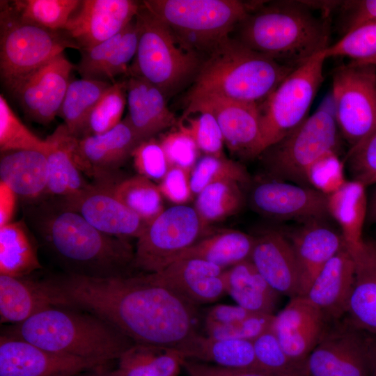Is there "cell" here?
<instances>
[{
	"label": "cell",
	"instance_id": "cell-1",
	"mask_svg": "<svg viewBox=\"0 0 376 376\" xmlns=\"http://www.w3.org/2000/svg\"><path fill=\"white\" fill-rule=\"evenodd\" d=\"M69 307L91 313L134 343L178 349L198 333L196 306L155 282L149 274L54 276Z\"/></svg>",
	"mask_w": 376,
	"mask_h": 376
},
{
	"label": "cell",
	"instance_id": "cell-2",
	"mask_svg": "<svg viewBox=\"0 0 376 376\" xmlns=\"http://www.w3.org/2000/svg\"><path fill=\"white\" fill-rule=\"evenodd\" d=\"M31 205L29 220L67 273L92 277L131 274L134 250L127 240L100 231L80 214L54 199Z\"/></svg>",
	"mask_w": 376,
	"mask_h": 376
},
{
	"label": "cell",
	"instance_id": "cell-3",
	"mask_svg": "<svg viewBox=\"0 0 376 376\" xmlns=\"http://www.w3.org/2000/svg\"><path fill=\"white\" fill-rule=\"evenodd\" d=\"M304 1L259 2L237 26L240 42L281 64L297 68L329 45V15L316 16Z\"/></svg>",
	"mask_w": 376,
	"mask_h": 376
},
{
	"label": "cell",
	"instance_id": "cell-4",
	"mask_svg": "<svg viewBox=\"0 0 376 376\" xmlns=\"http://www.w3.org/2000/svg\"><path fill=\"white\" fill-rule=\"evenodd\" d=\"M2 334L54 352L108 363L134 343L100 318L69 306L52 307L12 324Z\"/></svg>",
	"mask_w": 376,
	"mask_h": 376
},
{
	"label": "cell",
	"instance_id": "cell-5",
	"mask_svg": "<svg viewBox=\"0 0 376 376\" xmlns=\"http://www.w3.org/2000/svg\"><path fill=\"white\" fill-rule=\"evenodd\" d=\"M295 70L230 37L201 64L189 93H211L262 104Z\"/></svg>",
	"mask_w": 376,
	"mask_h": 376
},
{
	"label": "cell",
	"instance_id": "cell-6",
	"mask_svg": "<svg viewBox=\"0 0 376 376\" xmlns=\"http://www.w3.org/2000/svg\"><path fill=\"white\" fill-rule=\"evenodd\" d=\"M142 3L183 47L197 54H210L258 4L237 0H146Z\"/></svg>",
	"mask_w": 376,
	"mask_h": 376
},
{
	"label": "cell",
	"instance_id": "cell-7",
	"mask_svg": "<svg viewBox=\"0 0 376 376\" xmlns=\"http://www.w3.org/2000/svg\"><path fill=\"white\" fill-rule=\"evenodd\" d=\"M136 20L138 45L127 75L144 79L167 97L197 75L201 65L198 54L183 47L142 3Z\"/></svg>",
	"mask_w": 376,
	"mask_h": 376
},
{
	"label": "cell",
	"instance_id": "cell-8",
	"mask_svg": "<svg viewBox=\"0 0 376 376\" xmlns=\"http://www.w3.org/2000/svg\"><path fill=\"white\" fill-rule=\"evenodd\" d=\"M67 48L79 49L65 31L51 30L24 20L9 1H1L0 75L10 93Z\"/></svg>",
	"mask_w": 376,
	"mask_h": 376
},
{
	"label": "cell",
	"instance_id": "cell-9",
	"mask_svg": "<svg viewBox=\"0 0 376 376\" xmlns=\"http://www.w3.org/2000/svg\"><path fill=\"white\" fill-rule=\"evenodd\" d=\"M334 109L321 106L295 130L260 155L267 178L309 187L307 172L319 158L340 148Z\"/></svg>",
	"mask_w": 376,
	"mask_h": 376
},
{
	"label": "cell",
	"instance_id": "cell-10",
	"mask_svg": "<svg viewBox=\"0 0 376 376\" xmlns=\"http://www.w3.org/2000/svg\"><path fill=\"white\" fill-rule=\"evenodd\" d=\"M324 51L292 71L259 105L261 153L299 127L308 117L324 80Z\"/></svg>",
	"mask_w": 376,
	"mask_h": 376
},
{
	"label": "cell",
	"instance_id": "cell-11",
	"mask_svg": "<svg viewBox=\"0 0 376 376\" xmlns=\"http://www.w3.org/2000/svg\"><path fill=\"white\" fill-rule=\"evenodd\" d=\"M207 226L194 207L174 205L151 221L137 238L133 268L155 273L206 236Z\"/></svg>",
	"mask_w": 376,
	"mask_h": 376
},
{
	"label": "cell",
	"instance_id": "cell-12",
	"mask_svg": "<svg viewBox=\"0 0 376 376\" xmlns=\"http://www.w3.org/2000/svg\"><path fill=\"white\" fill-rule=\"evenodd\" d=\"M331 101L340 133L357 147L376 130V66L352 61L336 69Z\"/></svg>",
	"mask_w": 376,
	"mask_h": 376
},
{
	"label": "cell",
	"instance_id": "cell-13",
	"mask_svg": "<svg viewBox=\"0 0 376 376\" xmlns=\"http://www.w3.org/2000/svg\"><path fill=\"white\" fill-rule=\"evenodd\" d=\"M259 106L211 93H189L183 116L197 112L212 114L229 150L245 158L260 156Z\"/></svg>",
	"mask_w": 376,
	"mask_h": 376
},
{
	"label": "cell",
	"instance_id": "cell-14",
	"mask_svg": "<svg viewBox=\"0 0 376 376\" xmlns=\"http://www.w3.org/2000/svg\"><path fill=\"white\" fill-rule=\"evenodd\" d=\"M302 376H368L363 331L345 318L331 324L305 360Z\"/></svg>",
	"mask_w": 376,
	"mask_h": 376
},
{
	"label": "cell",
	"instance_id": "cell-15",
	"mask_svg": "<svg viewBox=\"0 0 376 376\" xmlns=\"http://www.w3.org/2000/svg\"><path fill=\"white\" fill-rule=\"evenodd\" d=\"M107 363L45 350L22 339L1 334L0 376H77Z\"/></svg>",
	"mask_w": 376,
	"mask_h": 376
},
{
	"label": "cell",
	"instance_id": "cell-16",
	"mask_svg": "<svg viewBox=\"0 0 376 376\" xmlns=\"http://www.w3.org/2000/svg\"><path fill=\"white\" fill-rule=\"evenodd\" d=\"M141 142L125 118L105 133L77 138L75 159L81 172L93 178L94 183L115 184L121 180L120 166Z\"/></svg>",
	"mask_w": 376,
	"mask_h": 376
},
{
	"label": "cell",
	"instance_id": "cell-17",
	"mask_svg": "<svg viewBox=\"0 0 376 376\" xmlns=\"http://www.w3.org/2000/svg\"><path fill=\"white\" fill-rule=\"evenodd\" d=\"M250 203L265 217L300 224L324 220L329 215L327 195L310 187L268 178L254 185Z\"/></svg>",
	"mask_w": 376,
	"mask_h": 376
},
{
	"label": "cell",
	"instance_id": "cell-18",
	"mask_svg": "<svg viewBox=\"0 0 376 376\" xmlns=\"http://www.w3.org/2000/svg\"><path fill=\"white\" fill-rule=\"evenodd\" d=\"M74 68L63 53L15 87L11 93L27 118L47 125L58 116Z\"/></svg>",
	"mask_w": 376,
	"mask_h": 376
},
{
	"label": "cell",
	"instance_id": "cell-19",
	"mask_svg": "<svg viewBox=\"0 0 376 376\" xmlns=\"http://www.w3.org/2000/svg\"><path fill=\"white\" fill-rule=\"evenodd\" d=\"M54 200L100 231L119 238L137 239L148 225L113 194L110 185L91 184L75 196Z\"/></svg>",
	"mask_w": 376,
	"mask_h": 376
},
{
	"label": "cell",
	"instance_id": "cell-20",
	"mask_svg": "<svg viewBox=\"0 0 376 376\" xmlns=\"http://www.w3.org/2000/svg\"><path fill=\"white\" fill-rule=\"evenodd\" d=\"M140 6L141 3L132 0H83L63 31L79 51L88 49L123 30Z\"/></svg>",
	"mask_w": 376,
	"mask_h": 376
},
{
	"label": "cell",
	"instance_id": "cell-21",
	"mask_svg": "<svg viewBox=\"0 0 376 376\" xmlns=\"http://www.w3.org/2000/svg\"><path fill=\"white\" fill-rule=\"evenodd\" d=\"M329 326L304 296H296L274 315L271 330L288 356L303 366Z\"/></svg>",
	"mask_w": 376,
	"mask_h": 376
},
{
	"label": "cell",
	"instance_id": "cell-22",
	"mask_svg": "<svg viewBox=\"0 0 376 376\" xmlns=\"http://www.w3.org/2000/svg\"><path fill=\"white\" fill-rule=\"evenodd\" d=\"M31 274L0 275L1 324H19L44 310L68 306L54 276L36 278Z\"/></svg>",
	"mask_w": 376,
	"mask_h": 376
},
{
	"label": "cell",
	"instance_id": "cell-23",
	"mask_svg": "<svg viewBox=\"0 0 376 376\" xmlns=\"http://www.w3.org/2000/svg\"><path fill=\"white\" fill-rule=\"evenodd\" d=\"M225 269L205 260L180 259L162 270L149 274L157 283L197 306L212 303L226 294Z\"/></svg>",
	"mask_w": 376,
	"mask_h": 376
},
{
	"label": "cell",
	"instance_id": "cell-24",
	"mask_svg": "<svg viewBox=\"0 0 376 376\" xmlns=\"http://www.w3.org/2000/svg\"><path fill=\"white\" fill-rule=\"evenodd\" d=\"M323 220L301 223L285 233L295 256L299 274V296H304L318 273L346 246L341 233L325 225Z\"/></svg>",
	"mask_w": 376,
	"mask_h": 376
},
{
	"label": "cell",
	"instance_id": "cell-25",
	"mask_svg": "<svg viewBox=\"0 0 376 376\" xmlns=\"http://www.w3.org/2000/svg\"><path fill=\"white\" fill-rule=\"evenodd\" d=\"M354 274V261L345 246L323 267L304 295L329 325L345 316Z\"/></svg>",
	"mask_w": 376,
	"mask_h": 376
},
{
	"label": "cell",
	"instance_id": "cell-26",
	"mask_svg": "<svg viewBox=\"0 0 376 376\" xmlns=\"http://www.w3.org/2000/svg\"><path fill=\"white\" fill-rule=\"evenodd\" d=\"M259 273L280 295L299 296V274L292 246L283 231L269 230L256 237L250 257Z\"/></svg>",
	"mask_w": 376,
	"mask_h": 376
},
{
	"label": "cell",
	"instance_id": "cell-27",
	"mask_svg": "<svg viewBox=\"0 0 376 376\" xmlns=\"http://www.w3.org/2000/svg\"><path fill=\"white\" fill-rule=\"evenodd\" d=\"M139 40L136 17L116 36L88 49H81L75 69L82 78L115 82L116 77L130 70Z\"/></svg>",
	"mask_w": 376,
	"mask_h": 376
},
{
	"label": "cell",
	"instance_id": "cell-28",
	"mask_svg": "<svg viewBox=\"0 0 376 376\" xmlns=\"http://www.w3.org/2000/svg\"><path fill=\"white\" fill-rule=\"evenodd\" d=\"M126 76L128 114L125 118L141 141L177 125L178 120L169 109L166 95L157 87L139 76Z\"/></svg>",
	"mask_w": 376,
	"mask_h": 376
},
{
	"label": "cell",
	"instance_id": "cell-29",
	"mask_svg": "<svg viewBox=\"0 0 376 376\" xmlns=\"http://www.w3.org/2000/svg\"><path fill=\"white\" fill-rule=\"evenodd\" d=\"M0 179L28 204L45 199L48 182L46 153L38 150L1 153Z\"/></svg>",
	"mask_w": 376,
	"mask_h": 376
},
{
	"label": "cell",
	"instance_id": "cell-30",
	"mask_svg": "<svg viewBox=\"0 0 376 376\" xmlns=\"http://www.w3.org/2000/svg\"><path fill=\"white\" fill-rule=\"evenodd\" d=\"M76 137L65 125H59L46 139L49 148L46 152L48 182L47 197L68 198L86 189L88 184L82 176L74 155Z\"/></svg>",
	"mask_w": 376,
	"mask_h": 376
},
{
	"label": "cell",
	"instance_id": "cell-31",
	"mask_svg": "<svg viewBox=\"0 0 376 376\" xmlns=\"http://www.w3.org/2000/svg\"><path fill=\"white\" fill-rule=\"evenodd\" d=\"M176 350L185 359L228 368L264 372L251 340L215 338L198 332Z\"/></svg>",
	"mask_w": 376,
	"mask_h": 376
},
{
	"label": "cell",
	"instance_id": "cell-32",
	"mask_svg": "<svg viewBox=\"0 0 376 376\" xmlns=\"http://www.w3.org/2000/svg\"><path fill=\"white\" fill-rule=\"evenodd\" d=\"M354 282L345 318L354 328L376 334V259L366 246L353 252Z\"/></svg>",
	"mask_w": 376,
	"mask_h": 376
},
{
	"label": "cell",
	"instance_id": "cell-33",
	"mask_svg": "<svg viewBox=\"0 0 376 376\" xmlns=\"http://www.w3.org/2000/svg\"><path fill=\"white\" fill-rule=\"evenodd\" d=\"M366 186L355 180L346 182L327 196V210L338 224L341 235L350 252L364 245L363 229L368 214Z\"/></svg>",
	"mask_w": 376,
	"mask_h": 376
},
{
	"label": "cell",
	"instance_id": "cell-34",
	"mask_svg": "<svg viewBox=\"0 0 376 376\" xmlns=\"http://www.w3.org/2000/svg\"><path fill=\"white\" fill-rule=\"evenodd\" d=\"M226 292L237 305L251 311L274 315L279 293L259 273L250 259L224 271Z\"/></svg>",
	"mask_w": 376,
	"mask_h": 376
},
{
	"label": "cell",
	"instance_id": "cell-35",
	"mask_svg": "<svg viewBox=\"0 0 376 376\" xmlns=\"http://www.w3.org/2000/svg\"><path fill=\"white\" fill-rule=\"evenodd\" d=\"M274 317V315L249 311L237 304L217 305L205 316V335L215 338L253 341L271 329Z\"/></svg>",
	"mask_w": 376,
	"mask_h": 376
},
{
	"label": "cell",
	"instance_id": "cell-36",
	"mask_svg": "<svg viewBox=\"0 0 376 376\" xmlns=\"http://www.w3.org/2000/svg\"><path fill=\"white\" fill-rule=\"evenodd\" d=\"M255 240L256 237L234 229L210 233L182 252L175 260L199 259L226 269L250 259Z\"/></svg>",
	"mask_w": 376,
	"mask_h": 376
},
{
	"label": "cell",
	"instance_id": "cell-37",
	"mask_svg": "<svg viewBox=\"0 0 376 376\" xmlns=\"http://www.w3.org/2000/svg\"><path fill=\"white\" fill-rule=\"evenodd\" d=\"M185 358L176 349L134 343L117 359L111 376H178Z\"/></svg>",
	"mask_w": 376,
	"mask_h": 376
},
{
	"label": "cell",
	"instance_id": "cell-38",
	"mask_svg": "<svg viewBox=\"0 0 376 376\" xmlns=\"http://www.w3.org/2000/svg\"><path fill=\"white\" fill-rule=\"evenodd\" d=\"M40 269L37 245L25 222L0 227V275L24 276Z\"/></svg>",
	"mask_w": 376,
	"mask_h": 376
},
{
	"label": "cell",
	"instance_id": "cell-39",
	"mask_svg": "<svg viewBox=\"0 0 376 376\" xmlns=\"http://www.w3.org/2000/svg\"><path fill=\"white\" fill-rule=\"evenodd\" d=\"M111 84L82 77L70 81L58 114L70 134L81 138L91 111Z\"/></svg>",
	"mask_w": 376,
	"mask_h": 376
},
{
	"label": "cell",
	"instance_id": "cell-40",
	"mask_svg": "<svg viewBox=\"0 0 376 376\" xmlns=\"http://www.w3.org/2000/svg\"><path fill=\"white\" fill-rule=\"evenodd\" d=\"M243 186L230 180L214 182L206 186L196 195L194 205L203 223L207 226L239 212L245 203Z\"/></svg>",
	"mask_w": 376,
	"mask_h": 376
},
{
	"label": "cell",
	"instance_id": "cell-41",
	"mask_svg": "<svg viewBox=\"0 0 376 376\" xmlns=\"http://www.w3.org/2000/svg\"><path fill=\"white\" fill-rule=\"evenodd\" d=\"M113 194L149 224L165 209L158 185L139 174L110 185Z\"/></svg>",
	"mask_w": 376,
	"mask_h": 376
},
{
	"label": "cell",
	"instance_id": "cell-42",
	"mask_svg": "<svg viewBox=\"0 0 376 376\" xmlns=\"http://www.w3.org/2000/svg\"><path fill=\"white\" fill-rule=\"evenodd\" d=\"M22 19L55 31L63 30L80 0H14L9 1Z\"/></svg>",
	"mask_w": 376,
	"mask_h": 376
},
{
	"label": "cell",
	"instance_id": "cell-43",
	"mask_svg": "<svg viewBox=\"0 0 376 376\" xmlns=\"http://www.w3.org/2000/svg\"><path fill=\"white\" fill-rule=\"evenodd\" d=\"M126 104L125 80L116 81L91 111L81 138L101 134L116 127L122 120Z\"/></svg>",
	"mask_w": 376,
	"mask_h": 376
},
{
	"label": "cell",
	"instance_id": "cell-44",
	"mask_svg": "<svg viewBox=\"0 0 376 376\" xmlns=\"http://www.w3.org/2000/svg\"><path fill=\"white\" fill-rule=\"evenodd\" d=\"M47 139L33 133L18 118L3 94L0 95V150L1 153L15 150H48Z\"/></svg>",
	"mask_w": 376,
	"mask_h": 376
},
{
	"label": "cell",
	"instance_id": "cell-45",
	"mask_svg": "<svg viewBox=\"0 0 376 376\" xmlns=\"http://www.w3.org/2000/svg\"><path fill=\"white\" fill-rule=\"evenodd\" d=\"M224 180H235L244 185L249 182V175L241 164L228 159L224 155H205L190 173L192 194L197 195L208 185Z\"/></svg>",
	"mask_w": 376,
	"mask_h": 376
},
{
	"label": "cell",
	"instance_id": "cell-46",
	"mask_svg": "<svg viewBox=\"0 0 376 376\" xmlns=\"http://www.w3.org/2000/svg\"><path fill=\"white\" fill-rule=\"evenodd\" d=\"M324 52L327 58L347 56L360 64L376 58V21L362 24L345 33Z\"/></svg>",
	"mask_w": 376,
	"mask_h": 376
},
{
	"label": "cell",
	"instance_id": "cell-47",
	"mask_svg": "<svg viewBox=\"0 0 376 376\" xmlns=\"http://www.w3.org/2000/svg\"><path fill=\"white\" fill-rule=\"evenodd\" d=\"M177 127L187 133L195 142L199 151L205 155H224L225 143L221 130L214 117L207 112L183 116Z\"/></svg>",
	"mask_w": 376,
	"mask_h": 376
},
{
	"label": "cell",
	"instance_id": "cell-48",
	"mask_svg": "<svg viewBox=\"0 0 376 376\" xmlns=\"http://www.w3.org/2000/svg\"><path fill=\"white\" fill-rule=\"evenodd\" d=\"M252 342L257 361L265 373L272 376H302L303 366L288 356L271 329Z\"/></svg>",
	"mask_w": 376,
	"mask_h": 376
},
{
	"label": "cell",
	"instance_id": "cell-49",
	"mask_svg": "<svg viewBox=\"0 0 376 376\" xmlns=\"http://www.w3.org/2000/svg\"><path fill=\"white\" fill-rule=\"evenodd\" d=\"M343 170V163L338 152H328L315 162L308 170V185L328 196L346 182Z\"/></svg>",
	"mask_w": 376,
	"mask_h": 376
},
{
	"label": "cell",
	"instance_id": "cell-50",
	"mask_svg": "<svg viewBox=\"0 0 376 376\" xmlns=\"http://www.w3.org/2000/svg\"><path fill=\"white\" fill-rule=\"evenodd\" d=\"M131 157L138 174L159 182L170 169L159 141L152 138L139 143Z\"/></svg>",
	"mask_w": 376,
	"mask_h": 376
},
{
	"label": "cell",
	"instance_id": "cell-51",
	"mask_svg": "<svg viewBox=\"0 0 376 376\" xmlns=\"http://www.w3.org/2000/svg\"><path fill=\"white\" fill-rule=\"evenodd\" d=\"M159 141L170 167H180L191 171L199 159L200 151L194 140L178 127L163 134Z\"/></svg>",
	"mask_w": 376,
	"mask_h": 376
},
{
	"label": "cell",
	"instance_id": "cell-52",
	"mask_svg": "<svg viewBox=\"0 0 376 376\" xmlns=\"http://www.w3.org/2000/svg\"><path fill=\"white\" fill-rule=\"evenodd\" d=\"M351 180L366 187L376 184V130L346 157Z\"/></svg>",
	"mask_w": 376,
	"mask_h": 376
},
{
	"label": "cell",
	"instance_id": "cell-53",
	"mask_svg": "<svg viewBox=\"0 0 376 376\" xmlns=\"http://www.w3.org/2000/svg\"><path fill=\"white\" fill-rule=\"evenodd\" d=\"M190 173L180 167H170L158 185L163 197L175 205H186L193 195Z\"/></svg>",
	"mask_w": 376,
	"mask_h": 376
},
{
	"label": "cell",
	"instance_id": "cell-54",
	"mask_svg": "<svg viewBox=\"0 0 376 376\" xmlns=\"http://www.w3.org/2000/svg\"><path fill=\"white\" fill-rule=\"evenodd\" d=\"M338 8L345 14L344 34L362 24L376 21V0L341 1Z\"/></svg>",
	"mask_w": 376,
	"mask_h": 376
},
{
	"label": "cell",
	"instance_id": "cell-55",
	"mask_svg": "<svg viewBox=\"0 0 376 376\" xmlns=\"http://www.w3.org/2000/svg\"><path fill=\"white\" fill-rule=\"evenodd\" d=\"M182 368L189 376H272L262 371L228 368L188 359H184Z\"/></svg>",
	"mask_w": 376,
	"mask_h": 376
},
{
	"label": "cell",
	"instance_id": "cell-56",
	"mask_svg": "<svg viewBox=\"0 0 376 376\" xmlns=\"http://www.w3.org/2000/svg\"><path fill=\"white\" fill-rule=\"evenodd\" d=\"M17 198L15 192L0 181V227L13 221Z\"/></svg>",
	"mask_w": 376,
	"mask_h": 376
},
{
	"label": "cell",
	"instance_id": "cell-57",
	"mask_svg": "<svg viewBox=\"0 0 376 376\" xmlns=\"http://www.w3.org/2000/svg\"><path fill=\"white\" fill-rule=\"evenodd\" d=\"M368 376H376V334L363 331Z\"/></svg>",
	"mask_w": 376,
	"mask_h": 376
},
{
	"label": "cell",
	"instance_id": "cell-58",
	"mask_svg": "<svg viewBox=\"0 0 376 376\" xmlns=\"http://www.w3.org/2000/svg\"><path fill=\"white\" fill-rule=\"evenodd\" d=\"M367 220L376 224V189L368 203Z\"/></svg>",
	"mask_w": 376,
	"mask_h": 376
},
{
	"label": "cell",
	"instance_id": "cell-59",
	"mask_svg": "<svg viewBox=\"0 0 376 376\" xmlns=\"http://www.w3.org/2000/svg\"><path fill=\"white\" fill-rule=\"evenodd\" d=\"M365 244L369 251L376 259V240H364Z\"/></svg>",
	"mask_w": 376,
	"mask_h": 376
},
{
	"label": "cell",
	"instance_id": "cell-60",
	"mask_svg": "<svg viewBox=\"0 0 376 376\" xmlns=\"http://www.w3.org/2000/svg\"><path fill=\"white\" fill-rule=\"evenodd\" d=\"M84 376H111L108 372H103L102 370H94L91 373L84 375Z\"/></svg>",
	"mask_w": 376,
	"mask_h": 376
},
{
	"label": "cell",
	"instance_id": "cell-61",
	"mask_svg": "<svg viewBox=\"0 0 376 376\" xmlns=\"http://www.w3.org/2000/svg\"><path fill=\"white\" fill-rule=\"evenodd\" d=\"M364 64L374 65L376 66V58L370 60V61H368V63H364Z\"/></svg>",
	"mask_w": 376,
	"mask_h": 376
},
{
	"label": "cell",
	"instance_id": "cell-62",
	"mask_svg": "<svg viewBox=\"0 0 376 376\" xmlns=\"http://www.w3.org/2000/svg\"><path fill=\"white\" fill-rule=\"evenodd\" d=\"M77 376H84V375H77Z\"/></svg>",
	"mask_w": 376,
	"mask_h": 376
}]
</instances>
